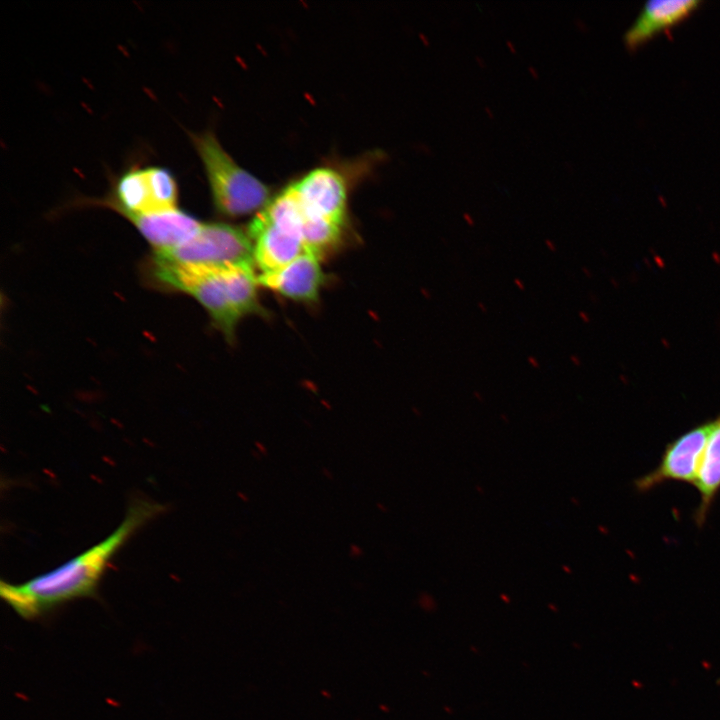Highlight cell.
I'll return each mask as SVG.
<instances>
[{
    "instance_id": "cell-18",
    "label": "cell",
    "mask_w": 720,
    "mask_h": 720,
    "mask_svg": "<svg viewBox=\"0 0 720 720\" xmlns=\"http://www.w3.org/2000/svg\"><path fill=\"white\" fill-rule=\"evenodd\" d=\"M544 243H545L546 248H547L549 251H551V252H556L557 247H556V244L554 243L553 240H551V239H546V240L544 241Z\"/></svg>"
},
{
    "instance_id": "cell-12",
    "label": "cell",
    "mask_w": 720,
    "mask_h": 720,
    "mask_svg": "<svg viewBox=\"0 0 720 720\" xmlns=\"http://www.w3.org/2000/svg\"><path fill=\"white\" fill-rule=\"evenodd\" d=\"M700 500L695 521L701 526L720 491V415L712 420V427L694 484Z\"/></svg>"
},
{
    "instance_id": "cell-33",
    "label": "cell",
    "mask_w": 720,
    "mask_h": 720,
    "mask_svg": "<svg viewBox=\"0 0 720 720\" xmlns=\"http://www.w3.org/2000/svg\"><path fill=\"white\" fill-rule=\"evenodd\" d=\"M500 417H501V419L504 420L505 422H508V418H507V415H506V414H501Z\"/></svg>"
},
{
    "instance_id": "cell-24",
    "label": "cell",
    "mask_w": 720,
    "mask_h": 720,
    "mask_svg": "<svg viewBox=\"0 0 720 720\" xmlns=\"http://www.w3.org/2000/svg\"><path fill=\"white\" fill-rule=\"evenodd\" d=\"M250 454H251L252 457H253L254 459H256V460H260V459L263 457V456H262L257 450H255L254 448L250 451Z\"/></svg>"
},
{
    "instance_id": "cell-13",
    "label": "cell",
    "mask_w": 720,
    "mask_h": 720,
    "mask_svg": "<svg viewBox=\"0 0 720 720\" xmlns=\"http://www.w3.org/2000/svg\"><path fill=\"white\" fill-rule=\"evenodd\" d=\"M342 227L330 220L304 212L301 232L306 253L320 258L339 241Z\"/></svg>"
},
{
    "instance_id": "cell-26",
    "label": "cell",
    "mask_w": 720,
    "mask_h": 720,
    "mask_svg": "<svg viewBox=\"0 0 720 720\" xmlns=\"http://www.w3.org/2000/svg\"><path fill=\"white\" fill-rule=\"evenodd\" d=\"M569 359H570L571 363H573L574 365H577V366L580 365V360L576 355H571L569 357Z\"/></svg>"
},
{
    "instance_id": "cell-35",
    "label": "cell",
    "mask_w": 720,
    "mask_h": 720,
    "mask_svg": "<svg viewBox=\"0 0 720 720\" xmlns=\"http://www.w3.org/2000/svg\"><path fill=\"white\" fill-rule=\"evenodd\" d=\"M563 570H565L566 572H570L569 567L567 566H563Z\"/></svg>"
},
{
    "instance_id": "cell-5",
    "label": "cell",
    "mask_w": 720,
    "mask_h": 720,
    "mask_svg": "<svg viewBox=\"0 0 720 720\" xmlns=\"http://www.w3.org/2000/svg\"><path fill=\"white\" fill-rule=\"evenodd\" d=\"M712 420L686 431L665 448L655 469L635 481V488L647 492L669 481L695 484L706 448Z\"/></svg>"
},
{
    "instance_id": "cell-8",
    "label": "cell",
    "mask_w": 720,
    "mask_h": 720,
    "mask_svg": "<svg viewBox=\"0 0 720 720\" xmlns=\"http://www.w3.org/2000/svg\"><path fill=\"white\" fill-rule=\"evenodd\" d=\"M319 259L313 254L304 253L275 272L259 275L258 283L287 298L314 302L324 283Z\"/></svg>"
},
{
    "instance_id": "cell-10",
    "label": "cell",
    "mask_w": 720,
    "mask_h": 720,
    "mask_svg": "<svg viewBox=\"0 0 720 720\" xmlns=\"http://www.w3.org/2000/svg\"><path fill=\"white\" fill-rule=\"evenodd\" d=\"M700 4L698 0L647 1L638 16L625 31L624 42L634 48L656 33L682 21Z\"/></svg>"
},
{
    "instance_id": "cell-3",
    "label": "cell",
    "mask_w": 720,
    "mask_h": 720,
    "mask_svg": "<svg viewBox=\"0 0 720 720\" xmlns=\"http://www.w3.org/2000/svg\"><path fill=\"white\" fill-rule=\"evenodd\" d=\"M155 275L162 283L193 296L229 339L241 319L232 299L227 265L176 264L154 260Z\"/></svg>"
},
{
    "instance_id": "cell-15",
    "label": "cell",
    "mask_w": 720,
    "mask_h": 720,
    "mask_svg": "<svg viewBox=\"0 0 720 720\" xmlns=\"http://www.w3.org/2000/svg\"><path fill=\"white\" fill-rule=\"evenodd\" d=\"M254 449L257 450L263 457L268 455L267 446L259 440L254 441Z\"/></svg>"
},
{
    "instance_id": "cell-32",
    "label": "cell",
    "mask_w": 720,
    "mask_h": 720,
    "mask_svg": "<svg viewBox=\"0 0 720 720\" xmlns=\"http://www.w3.org/2000/svg\"><path fill=\"white\" fill-rule=\"evenodd\" d=\"M579 316L581 317V319H583V321H587V316L584 312H580Z\"/></svg>"
},
{
    "instance_id": "cell-6",
    "label": "cell",
    "mask_w": 720,
    "mask_h": 720,
    "mask_svg": "<svg viewBox=\"0 0 720 720\" xmlns=\"http://www.w3.org/2000/svg\"><path fill=\"white\" fill-rule=\"evenodd\" d=\"M290 187L305 213L344 225L347 186L337 170L330 167L314 168Z\"/></svg>"
},
{
    "instance_id": "cell-34",
    "label": "cell",
    "mask_w": 720,
    "mask_h": 720,
    "mask_svg": "<svg viewBox=\"0 0 720 720\" xmlns=\"http://www.w3.org/2000/svg\"><path fill=\"white\" fill-rule=\"evenodd\" d=\"M501 597H502V599H505V600H504L505 602H509V600H508V598L506 597L505 594H504V595H501Z\"/></svg>"
},
{
    "instance_id": "cell-7",
    "label": "cell",
    "mask_w": 720,
    "mask_h": 720,
    "mask_svg": "<svg viewBox=\"0 0 720 720\" xmlns=\"http://www.w3.org/2000/svg\"><path fill=\"white\" fill-rule=\"evenodd\" d=\"M248 235L262 274L275 272L306 253L300 231L272 222L261 211L250 223Z\"/></svg>"
},
{
    "instance_id": "cell-22",
    "label": "cell",
    "mask_w": 720,
    "mask_h": 720,
    "mask_svg": "<svg viewBox=\"0 0 720 720\" xmlns=\"http://www.w3.org/2000/svg\"><path fill=\"white\" fill-rule=\"evenodd\" d=\"M506 45H507L508 49H509L512 53L515 54V53L517 52L516 46H515V44L512 42V40H506Z\"/></svg>"
},
{
    "instance_id": "cell-25",
    "label": "cell",
    "mask_w": 720,
    "mask_h": 720,
    "mask_svg": "<svg viewBox=\"0 0 720 720\" xmlns=\"http://www.w3.org/2000/svg\"><path fill=\"white\" fill-rule=\"evenodd\" d=\"M475 59H476L478 65H479L480 67H485V66H486V63H485L484 59H483L481 56L477 55V56L475 57Z\"/></svg>"
},
{
    "instance_id": "cell-2",
    "label": "cell",
    "mask_w": 720,
    "mask_h": 720,
    "mask_svg": "<svg viewBox=\"0 0 720 720\" xmlns=\"http://www.w3.org/2000/svg\"><path fill=\"white\" fill-rule=\"evenodd\" d=\"M202 161L216 210L229 217L261 211L269 202V188L238 165L211 131L192 134Z\"/></svg>"
},
{
    "instance_id": "cell-23",
    "label": "cell",
    "mask_w": 720,
    "mask_h": 720,
    "mask_svg": "<svg viewBox=\"0 0 720 720\" xmlns=\"http://www.w3.org/2000/svg\"><path fill=\"white\" fill-rule=\"evenodd\" d=\"M376 508L382 513H386L388 511L387 506L381 502L376 503Z\"/></svg>"
},
{
    "instance_id": "cell-20",
    "label": "cell",
    "mask_w": 720,
    "mask_h": 720,
    "mask_svg": "<svg viewBox=\"0 0 720 720\" xmlns=\"http://www.w3.org/2000/svg\"><path fill=\"white\" fill-rule=\"evenodd\" d=\"M513 282H514V285H515L519 290H521V291H524V290H525V284H524V282H523L520 278H515Z\"/></svg>"
},
{
    "instance_id": "cell-19",
    "label": "cell",
    "mask_w": 720,
    "mask_h": 720,
    "mask_svg": "<svg viewBox=\"0 0 720 720\" xmlns=\"http://www.w3.org/2000/svg\"><path fill=\"white\" fill-rule=\"evenodd\" d=\"M321 473L328 480H332L334 478L332 471L327 467H323L321 469Z\"/></svg>"
},
{
    "instance_id": "cell-16",
    "label": "cell",
    "mask_w": 720,
    "mask_h": 720,
    "mask_svg": "<svg viewBox=\"0 0 720 720\" xmlns=\"http://www.w3.org/2000/svg\"><path fill=\"white\" fill-rule=\"evenodd\" d=\"M527 362L534 369L540 368L539 360L533 355L527 357Z\"/></svg>"
},
{
    "instance_id": "cell-1",
    "label": "cell",
    "mask_w": 720,
    "mask_h": 720,
    "mask_svg": "<svg viewBox=\"0 0 720 720\" xmlns=\"http://www.w3.org/2000/svg\"><path fill=\"white\" fill-rule=\"evenodd\" d=\"M164 506L137 499L118 528L106 539L45 574L21 584L1 581V598L22 618L35 619L77 598L94 597L110 559L146 522Z\"/></svg>"
},
{
    "instance_id": "cell-29",
    "label": "cell",
    "mask_w": 720,
    "mask_h": 720,
    "mask_svg": "<svg viewBox=\"0 0 720 720\" xmlns=\"http://www.w3.org/2000/svg\"><path fill=\"white\" fill-rule=\"evenodd\" d=\"M477 306H478V308L480 309L481 312L486 313L487 308H486V306L484 305V303L478 302Z\"/></svg>"
},
{
    "instance_id": "cell-28",
    "label": "cell",
    "mask_w": 720,
    "mask_h": 720,
    "mask_svg": "<svg viewBox=\"0 0 720 720\" xmlns=\"http://www.w3.org/2000/svg\"><path fill=\"white\" fill-rule=\"evenodd\" d=\"M473 396L477 399V401H483V396L479 391H474Z\"/></svg>"
},
{
    "instance_id": "cell-14",
    "label": "cell",
    "mask_w": 720,
    "mask_h": 720,
    "mask_svg": "<svg viewBox=\"0 0 720 720\" xmlns=\"http://www.w3.org/2000/svg\"><path fill=\"white\" fill-rule=\"evenodd\" d=\"M348 554L352 559H359L363 556L364 550L360 545L352 543L349 545Z\"/></svg>"
},
{
    "instance_id": "cell-21",
    "label": "cell",
    "mask_w": 720,
    "mask_h": 720,
    "mask_svg": "<svg viewBox=\"0 0 720 720\" xmlns=\"http://www.w3.org/2000/svg\"><path fill=\"white\" fill-rule=\"evenodd\" d=\"M528 71L533 78H535V79L539 78L538 70L535 67L528 66Z\"/></svg>"
},
{
    "instance_id": "cell-30",
    "label": "cell",
    "mask_w": 720,
    "mask_h": 720,
    "mask_svg": "<svg viewBox=\"0 0 720 720\" xmlns=\"http://www.w3.org/2000/svg\"><path fill=\"white\" fill-rule=\"evenodd\" d=\"M239 497H241L243 501H249V496L242 492L239 493Z\"/></svg>"
},
{
    "instance_id": "cell-31",
    "label": "cell",
    "mask_w": 720,
    "mask_h": 720,
    "mask_svg": "<svg viewBox=\"0 0 720 720\" xmlns=\"http://www.w3.org/2000/svg\"><path fill=\"white\" fill-rule=\"evenodd\" d=\"M422 292L426 298H428V299L431 298V294L426 289L422 290Z\"/></svg>"
},
{
    "instance_id": "cell-4",
    "label": "cell",
    "mask_w": 720,
    "mask_h": 720,
    "mask_svg": "<svg viewBox=\"0 0 720 720\" xmlns=\"http://www.w3.org/2000/svg\"><path fill=\"white\" fill-rule=\"evenodd\" d=\"M154 260L208 266L252 265L253 244L249 235L235 226L208 223L181 245L156 251Z\"/></svg>"
},
{
    "instance_id": "cell-27",
    "label": "cell",
    "mask_w": 720,
    "mask_h": 720,
    "mask_svg": "<svg viewBox=\"0 0 720 720\" xmlns=\"http://www.w3.org/2000/svg\"><path fill=\"white\" fill-rule=\"evenodd\" d=\"M484 110H485L486 114L489 116V118L492 119L494 117V113L492 112V110L489 106H485Z\"/></svg>"
},
{
    "instance_id": "cell-9",
    "label": "cell",
    "mask_w": 720,
    "mask_h": 720,
    "mask_svg": "<svg viewBox=\"0 0 720 720\" xmlns=\"http://www.w3.org/2000/svg\"><path fill=\"white\" fill-rule=\"evenodd\" d=\"M156 251L175 248L192 238L202 223L180 209L125 216Z\"/></svg>"
},
{
    "instance_id": "cell-11",
    "label": "cell",
    "mask_w": 720,
    "mask_h": 720,
    "mask_svg": "<svg viewBox=\"0 0 720 720\" xmlns=\"http://www.w3.org/2000/svg\"><path fill=\"white\" fill-rule=\"evenodd\" d=\"M102 204L123 216L158 212L148 167H132L115 181L112 195Z\"/></svg>"
},
{
    "instance_id": "cell-17",
    "label": "cell",
    "mask_w": 720,
    "mask_h": 720,
    "mask_svg": "<svg viewBox=\"0 0 720 720\" xmlns=\"http://www.w3.org/2000/svg\"><path fill=\"white\" fill-rule=\"evenodd\" d=\"M462 216H463L464 221H465L469 226H474V225H475V220H474L473 216H472L470 213L464 212Z\"/></svg>"
}]
</instances>
